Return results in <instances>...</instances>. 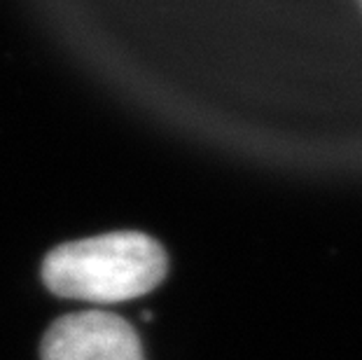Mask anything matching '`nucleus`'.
I'll use <instances>...</instances> for the list:
<instances>
[{
	"label": "nucleus",
	"instance_id": "f257e3e1",
	"mask_svg": "<svg viewBox=\"0 0 362 360\" xmlns=\"http://www.w3.org/2000/svg\"><path fill=\"white\" fill-rule=\"evenodd\" d=\"M166 277V252L148 234L112 232L54 248L42 279L54 295L91 304H117L157 288Z\"/></svg>",
	"mask_w": 362,
	"mask_h": 360
},
{
	"label": "nucleus",
	"instance_id": "f03ea898",
	"mask_svg": "<svg viewBox=\"0 0 362 360\" xmlns=\"http://www.w3.org/2000/svg\"><path fill=\"white\" fill-rule=\"evenodd\" d=\"M42 360H143V351L127 320L105 311H82L49 327Z\"/></svg>",
	"mask_w": 362,
	"mask_h": 360
}]
</instances>
